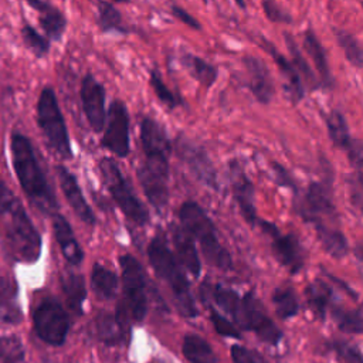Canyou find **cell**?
Wrapping results in <instances>:
<instances>
[{
  "instance_id": "obj_31",
  "label": "cell",
  "mask_w": 363,
  "mask_h": 363,
  "mask_svg": "<svg viewBox=\"0 0 363 363\" xmlns=\"http://www.w3.org/2000/svg\"><path fill=\"white\" fill-rule=\"evenodd\" d=\"M62 291L68 303V308L77 315H82V305L86 296L85 282L82 275L68 272L62 278Z\"/></svg>"
},
{
  "instance_id": "obj_38",
  "label": "cell",
  "mask_w": 363,
  "mask_h": 363,
  "mask_svg": "<svg viewBox=\"0 0 363 363\" xmlns=\"http://www.w3.org/2000/svg\"><path fill=\"white\" fill-rule=\"evenodd\" d=\"M21 37L26 47L38 58H43L50 51V40L40 34L33 26L24 24L21 28Z\"/></svg>"
},
{
  "instance_id": "obj_48",
  "label": "cell",
  "mask_w": 363,
  "mask_h": 363,
  "mask_svg": "<svg viewBox=\"0 0 363 363\" xmlns=\"http://www.w3.org/2000/svg\"><path fill=\"white\" fill-rule=\"evenodd\" d=\"M203 1H204V3H206V1H207V0H203Z\"/></svg>"
},
{
  "instance_id": "obj_26",
  "label": "cell",
  "mask_w": 363,
  "mask_h": 363,
  "mask_svg": "<svg viewBox=\"0 0 363 363\" xmlns=\"http://www.w3.org/2000/svg\"><path fill=\"white\" fill-rule=\"evenodd\" d=\"M23 313L17 301V288L7 278L0 277V320L6 323H18Z\"/></svg>"
},
{
  "instance_id": "obj_13",
  "label": "cell",
  "mask_w": 363,
  "mask_h": 363,
  "mask_svg": "<svg viewBox=\"0 0 363 363\" xmlns=\"http://www.w3.org/2000/svg\"><path fill=\"white\" fill-rule=\"evenodd\" d=\"M269 238L274 257L278 262L289 269L291 274H298L305 265V250L294 234H282L278 227L267 220L258 218L257 224Z\"/></svg>"
},
{
  "instance_id": "obj_36",
  "label": "cell",
  "mask_w": 363,
  "mask_h": 363,
  "mask_svg": "<svg viewBox=\"0 0 363 363\" xmlns=\"http://www.w3.org/2000/svg\"><path fill=\"white\" fill-rule=\"evenodd\" d=\"M333 33H335V38H336L337 45L345 52L346 60L353 67L360 69L362 65H363V51H362L359 40L353 34H350L349 31H346L343 28H335Z\"/></svg>"
},
{
  "instance_id": "obj_30",
  "label": "cell",
  "mask_w": 363,
  "mask_h": 363,
  "mask_svg": "<svg viewBox=\"0 0 363 363\" xmlns=\"http://www.w3.org/2000/svg\"><path fill=\"white\" fill-rule=\"evenodd\" d=\"M96 21L99 28L104 33H118V34L129 33V28L125 26L122 20L121 11L109 1H105V0L96 1Z\"/></svg>"
},
{
  "instance_id": "obj_12",
  "label": "cell",
  "mask_w": 363,
  "mask_h": 363,
  "mask_svg": "<svg viewBox=\"0 0 363 363\" xmlns=\"http://www.w3.org/2000/svg\"><path fill=\"white\" fill-rule=\"evenodd\" d=\"M102 130L101 146L118 157H126L130 152L129 112L121 99L111 102Z\"/></svg>"
},
{
  "instance_id": "obj_35",
  "label": "cell",
  "mask_w": 363,
  "mask_h": 363,
  "mask_svg": "<svg viewBox=\"0 0 363 363\" xmlns=\"http://www.w3.org/2000/svg\"><path fill=\"white\" fill-rule=\"evenodd\" d=\"M272 303L275 308V313L281 319H289L298 313L299 305L295 292L289 286H278L272 292Z\"/></svg>"
},
{
  "instance_id": "obj_10",
  "label": "cell",
  "mask_w": 363,
  "mask_h": 363,
  "mask_svg": "<svg viewBox=\"0 0 363 363\" xmlns=\"http://www.w3.org/2000/svg\"><path fill=\"white\" fill-rule=\"evenodd\" d=\"M119 265L122 271V284H123V301L125 308L121 305L119 309L129 319L142 322L147 311V294H146V277L142 264L130 254L119 257Z\"/></svg>"
},
{
  "instance_id": "obj_47",
  "label": "cell",
  "mask_w": 363,
  "mask_h": 363,
  "mask_svg": "<svg viewBox=\"0 0 363 363\" xmlns=\"http://www.w3.org/2000/svg\"><path fill=\"white\" fill-rule=\"evenodd\" d=\"M113 1H116V3H129L130 0H113Z\"/></svg>"
},
{
  "instance_id": "obj_15",
  "label": "cell",
  "mask_w": 363,
  "mask_h": 363,
  "mask_svg": "<svg viewBox=\"0 0 363 363\" xmlns=\"http://www.w3.org/2000/svg\"><path fill=\"white\" fill-rule=\"evenodd\" d=\"M79 99L89 128L95 133L102 132L106 119L105 88L92 74H86L82 77L79 86Z\"/></svg>"
},
{
  "instance_id": "obj_40",
  "label": "cell",
  "mask_w": 363,
  "mask_h": 363,
  "mask_svg": "<svg viewBox=\"0 0 363 363\" xmlns=\"http://www.w3.org/2000/svg\"><path fill=\"white\" fill-rule=\"evenodd\" d=\"M261 6H262V10H264V14L272 23L291 24L294 21L292 16L285 9H282L275 0H262Z\"/></svg>"
},
{
  "instance_id": "obj_20",
  "label": "cell",
  "mask_w": 363,
  "mask_h": 363,
  "mask_svg": "<svg viewBox=\"0 0 363 363\" xmlns=\"http://www.w3.org/2000/svg\"><path fill=\"white\" fill-rule=\"evenodd\" d=\"M95 333L108 346H118L129 339L126 315L118 308L115 313L102 312L95 319Z\"/></svg>"
},
{
  "instance_id": "obj_25",
  "label": "cell",
  "mask_w": 363,
  "mask_h": 363,
  "mask_svg": "<svg viewBox=\"0 0 363 363\" xmlns=\"http://www.w3.org/2000/svg\"><path fill=\"white\" fill-rule=\"evenodd\" d=\"M180 64L201 86L210 88L218 77V69L216 65L210 64L208 61H206L194 54L183 52L180 55Z\"/></svg>"
},
{
  "instance_id": "obj_46",
  "label": "cell",
  "mask_w": 363,
  "mask_h": 363,
  "mask_svg": "<svg viewBox=\"0 0 363 363\" xmlns=\"http://www.w3.org/2000/svg\"><path fill=\"white\" fill-rule=\"evenodd\" d=\"M235 3H237L241 9H244V7H245V1H244V0H235Z\"/></svg>"
},
{
  "instance_id": "obj_44",
  "label": "cell",
  "mask_w": 363,
  "mask_h": 363,
  "mask_svg": "<svg viewBox=\"0 0 363 363\" xmlns=\"http://www.w3.org/2000/svg\"><path fill=\"white\" fill-rule=\"evenodd\" d=\"M231 359L234 363H267L262 356L241 345L231 346Z\"/></svg>"
},
{
  "instance_id": "obj_7",
  "label": "cell",
  "mask_w": 363,
  "mask_h": 363,
  "mask_svg": "<svg viewBox=\"0 0 363 363\" xmlns=\"http://www.w3.org/2000/svg\"><path fill=\"white\" fill-rule=\"evenodd\" d=\"M182 227L200 244L206 261L223 271L233 267L228 250L220 242L217 230L204 208L196 201H184L179 208Z\"/></svg>"
},
{
  "instance_id": "obj_33",
  "label": "cell",
  "mask_w": 363,
  "mask_h": 363,
  "mask_svg": "<svg viewBox=\"0 0 363 363\" xmlns=\"http://www.w3.org/2000/svg\"><path fill=\"white\" fill-rule=\"evenodd\" d=\"M91 285L94 292L101 299H112L115 298L118 288V278L115 272L108 269L106 267L95 262L91 271Z\"/></svg>"
},
{
  "instance_id": "obj_39",
  "label": "cell",
  "mask_w": 363,
  "mask_h": 363,
  "mask_svg": "<svg viewBox=\"0 0 363 363\" xmlns=\"http://www.w3.org/2000/svg\"><path fill=\"white\" fill-rule=\"evenodd\" d=\"M24 359L21 340L14 336H0V360L1 363H20Z\"/></svg>"
},
{
  "instance_id": "obj_21",
  "label": "cell",
  "mask_w": 363,
  "mask_h": 363,
  "mask_svg": "<svg viewBox=\"0 0 363 363\" xmlns=\"http://www.w3.org/2000/svg\"><path fill=\"white\" fill-rule=\"evenodd\" d=\"M37 13H38V23L44 33L47 34L48 40L60 41L65 28H67V18L61 10L55 6L48 3L47 0H26Z\"/></svg>"
},
{
  "instance_id": "obj_11",
  "label": "cell",
  "mask_w": 363,
  "mask_h": 363,
  "mask_svg": "<svg viewBox=\"0 0 363 363\" xmlns=\"http://www.w3.org/2000/svg\"><path fill=\"white\" fill-rule=\"evenodd\" d=\"M34 329L41 340L51 346H61L69 330V319L55 298H44L33 313Z\"/></svg>"
},
{
  "instance_id": "obj_23",
  "label": "cell",
  "mask_w": 363,
  "mask_h": 363,
  "mask_svg": "<svg viewBox=\"0 0 363 363\" xmlns=\"http://www.w3.org/2000/svg\"><path fill=\"white\" fill-rule=\"evenodd\" d=\"M172 240L179 264L183 265L193 277H199L201 272V262L191 235L183 227L173 225Z\"/></svg>"
},
{
  "instance_id": "obj_3",
  "label": "cell",
  "mask_w": 363,
  "mask_h": 363,
  "mask_svg": "<svg viewBox=\"0 0 363 363\" xmlns=\"http://www.w3.org/2000/svg\"><path fill=\"white\" fill-rule=\"evenodd\" d=\"M0 240L18 262L33 264L41 254V237L24 206L0 180Z\"/></svg>"
},
{
  "instance_id": "obj_9",
  "label": "cell",
  "mask_w": 363,
  "mask_h": 363,
  "mask_svg": "<svg viewBox=\"0 0 363 363\" xmlns=\"http://www.w3.org/2000/svg\"><path fill=\"white\" fill-rule=\"evenodd\" d=\"M99 170L106 190L109 191L119 210L126 216V218H129L136 225L147 224L149 211L136 196L132 183L122 173L118 163L111 157H102L99 160Z\"/></svg>"
},
{
  "instance_id": "obj_6",
  "label": "cell",
  "mask_w": 363,
  "mask_h": 363,
  "mask_svg": "<svg viewBox=\"0 0 363 363\" xmlns=\"http://www.w3.org/2000/svg\"><path fill=\"white\" fill-rule=\"evenodd\" d=\"M146 252L156 275L172 289L179 312L186 318H194L197 315V308L189 281L162 233H157L150 240Z\"/></svg>"
},
{
  "instance_id": "obj_24",
  "label": "cell",
  "mask_w": 363,
  "mask_h": 363,
  "mask_svg": "<svg viewBox=\"0 0 363 363\" xmlns=\"http://www.w3.org/2000/svg\"><path fill=\"white\" fill-rule=\"evenodd\" d=\"M303 48L311 57L315 69L318 71V79L320 86L325 88H332L333 86V77L330 72V67L328 62V55L326 51L316 37V34L309 28L303 33Z\"/></svg>"
},
{
  "instance_id": "obj_32",
  "label": "cell",
  "mask_w": 363,
  "mask_h": 363,
  "mask_svg": "<svg viewBox=\"0 0 363 363\" xmlns=\"http://www.w3.org/2000/svg\"><path fill=\"white\" fill-rule=\"evenodd\" d=\"M305 295L306 301L309 305V309L313 312L316 318L323 320L326 318L328 306L332 299V289L328 284L323 281H313L305 288Z\"/></svg>"
},
{
  "instance_id": "obj_37",
  "label": "cell",
  "mask_w": 363,
  "mask_h": 363,
  "mask_svg": "<svg viewBox=\"0 0 363 363\" xmlns=\"http://www.w3.org/2000/svg\"><path fill=\"white\" fill-rule=\"evenodd\" d=\"M149 84L153 88L157 99L167 106V109H174L179 105L183 104V99L176 95L170 88H167L166 82L162 78V74L159 69H150L149 72Z\"/></svg>"
},
{
  "instance_id": "obj_27",
  "label": "cell",
  "mask_w": 363,
  "mask_h": 363,
  "mask_svg": "<svg viewBox=\"0 0 363 363\" xmlns=\"http://www.w3.org/2000/svg\"><path fill=\"white\" fill-rule=\"evenodd\" d=\"M182 352L190 363H218V359L207 340L196 333H189L183 337Z\"/></svg>"
},
{
  "instance_id": "obj_4",
  "label": "cell",
  "mask_w": 363,
  "mask_h": 363,
  "mask_svg": "<svg viewBox=\"0 0 363 363\" xmlns=\"http://www.w3.org/2000/svg\"><path fill=\"white\" fill-rule=\"evenodd\" d=\"M11 163L17 180L31 204L45 216H54L58 203L54 190L37 159L31 140L23 133L14 132L10 138Z\"/></svg>"
},
{
  "instance_id": "obj_29",
  "label": "cell",
  "mask_w": 363,
  "mask_h": 363,
  "mask_svg": "<svg viewBox=\"0 0 363 363\" xmlns=\"http://www.w3.org/2000/svg\"><path fill=\"white\" fill-rule=\"evenodd\" d=\"M325 122H326L328 136H329L330 142L333 143V146H336L337 149L347 150V147L350 146L353 138L350 136L349 126H347L346 118H345V115L342 113V111H339V109H332V111L326 115Z\"/></svg>"
},
{
  "instance_id": "obj_42",
  "label": "cell",
  "mask_w": 363,
  "mask_h": 363,
  "mask_svg": "<svg viewBox=\"0 0 363 363\" xmlns=\"http://www.w3.org/2000/svg\"><path fill=\"white\" fill-rule=\"evenodd\" d=\"M210 319L214 325V329L217 333H220L221 336H227V337H240V332L237 330V328L225 318L218 311H216L213 306L210 308Z\"/></svg>"
},
{
  "instance_id": "obj_16",
  "label": "cell",
  "mask_w": 363,
  "mask_h": 363,
  "mask_svg": "<svg viewBox=\"0 0 363 363\" xmlns=\"http://www.w3.org/2000/svg\"><path fill=\"white\" fill-rule=\"evenodd\" d=\"M230 183L233 197L240 208L241 216L250 225H255L258 221V216L255 211V196H254V184L244 172V169L237 162L230 163Z\"/></svg>"
},
{
  "instance_id": "obj_1",
  "label": "cell",
  "mask_w": 363,
  "mask_h": 363,
  "mask_svg": "<svg viewBox=\"0 0 363 363\" xmlns=\"http://www.w3.org/2000/svg\"><path fill=\"white\" fill-rule=\"evenodd\" d=\"M140 145L143 160L136 169V176L147 201L159 213L169 201L172 142L159 122L145 116L140 122Z\"/></svg>"
},
{
  "instance_id": "obj_34",
  "label": "cell",
  "mask_w": 363,
  "mask_h": 363,
  "mask_svg": "<svg viewBox=\"0 0 363 363\" xmlns=\"http://www.w3.org/2000/svg\"><path fill=\"white\" fill-rule=\"evenodd\" d=\"M332 318L337 328L343 332L360 335L363 330V316L360 306L354 309H345L339 305H335L332 308Z\"/></svg>"
},
{
  "instance_id": "obj_2",
  "label": "cell",
  "mask_w": 363,
  "mask_h": 363,
  "mask_svg": "<svg viewBox=\"0 0 363 363\" xmlns=\"http://www.w3.org/2000/svg\"><path fill=\"white\" fill-rule=\"evenodd\" d=\"M332 174L319 182H312L296 200V213L305 223L313 225L318 240L333 258H343L347 251V240L339 225V214L333 203Z\"/></svg>"
},
{
  "instance_id": "obj_43",
  "label": "cell",
  "mask_w": 363,
  "mask_h": 363,
  "mask_svg": "<svg viewBox=\"0 0 363 363\" xmlns=\"http://www.w3.org/2000/svg\"><path fill=\"white\" fill-rule=\"evenodd\" d=\"M271 170H272V177L275 180V183L281 187H286L291 189L292 191L298 193V187H296V182L294 179V176L288 172L286 167H284L281 163L278 162H272L271 163Z\"/></svg>"
},
{
  "instance_id": "obj_45",
  "label": "cell",
  "mask_w": 363,
  "mask_h": 363,
  "mask_svg": "<svg viewBox=\"0 0 363 363\" xmlns=\"http://www.w3.org/2000/svg\"><path fill=\"white\" fill-rule=\"evenodd\" d=\"M170 10H172V14H173L177 20H180L183 24L189 26L190 28H193V30H200V28H201V24L196 20V17H193L190 13H187L183 7H180V6H177V4H172V6H170Z\"/></svg>"
},
{
  "instance_id": "obj_22",
  "label": "cell",
  "mask_w": 363,
  "mask_h": 363,
  "mask_svg": "<svg viewBox=\"0 0 363 363\" xmlns=\"http://www.w3.org/2000/svg\"><path fill=\"white\" fill-rule=\"evenodd\" d=\"M52 230L64 258L72 265H79L84 259V252L67 218L55 213L52 216Z\"/></svg>"
},
{
  "instance_id": "obj_5",
  "label": "cell",
  "mask_w": 363,
  "mask_h": 363,
  "mask_svg": "<svg viewBox=\"0 0 363 363\" xmlns=\"http://www.w3.org/2000/svg\"><path fill=\"white\" fill-rule=\"evenodd\" d=\"M211 298L241 329L254 332L268 345H278L281 342L282 332L269 318L254 292H247L244 296H240L231 288L216 284L211 288Z\"/></svg>"
},
{
  "instance_id": "obj_19",
  "label": "cell",
  "mask_w": 363,
  "mask_h": 363,
  "mask_svg": "<svg viewBox=\"0 0 363 363\" xmlns=\"http://www.w3.org/2000/svg\"><path fill=\"white\" fill-rule=\"evenodd\" d=\"M259 45L274 58L282 78L285 79V92H286L288 98L291 99V102L294 105L301 102L305 96V86H303V82H302L299 74L294 68L292 62L284 54H281L277 50V47L272 43H269L265 37L259 38Z\"/></svg>"
},
{
  "instance_id": "obj_41",
  "label": "cell",
  "mask_w": 363,
  "mask_h": 363,
  "mask_svg": "<svg viewBox=\"0 0 363 363\" xmlns=\"http://www.w3.org/2000/svg\"><path fill=\"white\" fill-rule=\"evenodd\" d=\"M335 353L337 354V357L345 362V363H363L362 359V353L360 349L354 345L342 342V340H336L332 345Z\"/></svg>"
},
{
  "instance_id": "obj_18",
  "label": "cell",
  "mask_w": 363,
  "mask_h": 363,
  "mask_svg": "<svg viewBox=\"0 0 363 363\" xmlns=\"http://www.w3.org/2000/svg\"><path fill=\"white\" fill-rule=\"evenodd\" d=\"M244 68L248 77V88L254 98L264 105H268L274 98V79L265 62L254 55H245L242 58Z\"/></svg>"
},
{
  "instance_id": "obj_17",
  "label": "cell",
  "mask_w": 363,
  "mask_h": 363,
  "mask_svg": "<svg viewBox=\"0 0 363 363\" xmlns=\"http://www.w3.org/2000/svg\"><path fill=\"white\" fill-rule=\"evenodd\" d=\"M57 177L60 182V187L65 196V200L68 201L69 207L74 210L77 217L85 223L86 225H94L95 224V214L88 204L77 177L62 164L55 166Z\"/></svg>"
},
{
  "instance_id": "obj_28",
  "label": "cell",
  "mask_w": 363,
  "mask_h": 363,
  "mask_svg": "<svg viewBox=\"0 0 363 363\" xmlns=\"http://www.w3.org/2000/svg\"><path fill=\"white\" fill-rule=\"evenodd\" d=\"M284 37H285L286 48H288V51H289V54H291V60H289V61L292 62L294 68H295L296 72L299 74V77H301V79H302V82H303V86L306 85V88L311 89V91L318 89V88L320 86L319 79H318V77L315 75V72L312 71V68L309 67L306 58L303 57V54H302V51L299 50L298 44L295 43L294 37H292L291 34H288V33H285Z\"/></svg>"
},
{
  "instance_id": "obj_8",
  "label": "cell",
  "mask_w": 363,
  "mask_h": 363,
  "mask_svg": "<svg viewBox=\"0 0 363 363\" xmlns=\"http://www.w3.org/2000/svg\"><path fill=\"white\" fill-rule=\"evenodd\" d=\"M37 123L50 146V149L62 160L72 157L68 128L58 105L55 91L44 86L37 101Z\"/></svg>"
},
{
  "instance_id": "obj_14",
  "label": "cell",
  "mask_w": 363,
  "mask_h": 363,
  "mask_svg": "<svg viewBox=\"0 0 363 363\" xmlns=\"http://www.w3.org/2000/svg\"><path fill=\"white\" fill-rule=\"evenodd\" d=\"M174 149L177 157L189 167V170L200 183L213 190L218 189L217 172L203 147L184 136H179L174 143Z\"/></svg>"
}]
</instances>
